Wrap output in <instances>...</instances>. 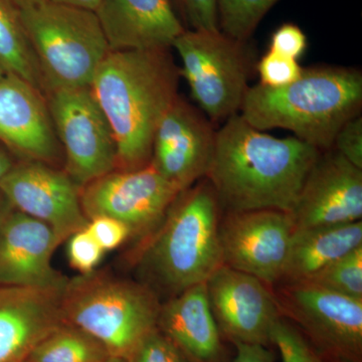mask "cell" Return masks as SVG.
<instances>
[{
  "label": "cell",
  "mask_w": 362,
  "mask_h": 362,
  "mask_svg": "<svg viewBox=\"0 0 362 362\" xmlns=\"http://www.w3.org/2000/svg\"><path fill=\"white\" fill-rule=\"evenodd\" d=\"M320 152L295 136L267 134L237 114L216 133L206 178L223 213L278 209L291 214Z\"/></svg>",
  "instance_id": "6da1fadb"
},
{
  "label": "cell",
  "mask_w": 362,
  "mask_h": 362,
  "mask_svg": "<svg viewBox=\"0 0 362 362\" xmlns=\"http://www.w3.org/2000/svg\"><path fill=\"white\" fill-rule=\"evenodd\" d=\"M180 70L169 49L110 51L90 88L116 146V170L148 165L157 126L178 95Z\"/></svg>",
  "instance_id": "7a4b0ae2"
},
{
  "label": "cell",
  "mask_w": 362,
  "mask_h": 362,
  "mask_svg": "<svg viewBox=\"0 0 362 362\" xmlns=\"http://www.w3.org/2000/svg\"><path fill=\"white\" fill-rule=\"evenodd\" d=\"M362 73L347 66L303 68L281 88L259 84L247 90L240 115L256 129L280 128L319 151L332 148L338 130L361 115Z\"/></svg>",
  "instance_id": "3957f363"
},
{
  "label": "cell",
  "mask_w": 362,
  "mask_h": 362,
  "mask_svg": "<svg viewBox=\"0 0 362 362\" xmlns=\"http://www.w3.org/2000/svg\"><path fill=\"white\" fill-rule=\"evenodd\" d=\"M221 213L206 177L182 190L156 230L142 239L138 254L142 283L168 298L206 283L223 266Z\"/></svg>",
  "instance_id": "277c9868"
},
{
  "label": "cell",
  "mask_w": 362,
  "mask_h": 362,
  "mask_svg": "<svg viewBox=\"0 0 362 362\" xmlns=\"http://www.w3.org/2000/svg\"><path fill=\"white\" fill-rule=\"evenodd\" d=\"M161 302L142 282L95 271L66 281L62 292L64 322L94 337L111 356L129 361L157 327Z\"/></svg>",
  "instance_id": "5b68a950"
},
{
  "label": "cell",
  "mask_w": 362,
  "mask_h": 362,
  "mask_svg": "<svg viewBox=\"0 0 362 362\" xmlns=\"http://www.w3.org/2000/svg\"><path fill=\"white\" fill-rule=\"evenodd\" d=\"M18 9L42 71L45 95L90 87L111 51L95 11L51 0Z\"/></svg>",
  "instance_id": "8992f818"
},
{
  "label": "cell",
  "mask_w": 362,
  "mask_h": 362,
  "mask_svg": "<svg viewBox=\"0 0 362 362\" xmlns=\"http://www.w3.org/2000/svg\"><path fill=\"white\" fill-rule=\"evenodd\" d=\"M194 101L214 124L240 114L254 69L247 42L218 30H185L173 42Z\"/></svg>",
  "instance_id": "52a82bcc"
},
{
  "label": "cell",
  "mask_w": 362,
  "mask_h": 362,
  "mask_svg": "<svg viewBox=\"0 0 362 362\" xmlns=\"http://www.w3.org/2000/svg\"><path fill=\"white\" fill-rule=\"evenodd\" d=\"M279 314L320 356L362 362V299L306 281L272 286Z\"/></svg>",
  "instance_id": "ba28073f"
},
{
  "label": "cell",
  "mask_w": 362,
  "mask_h": 362,
  "mask_svg": "<svg viewBox=\"0 0 362 362\" xmlns=\"http://www.w3.org/2000/svg\"><path fill=\"white\" fill-rule=\"evenodd\" d=\"M49 115L66 154V173L83 187L116 170V146L110 125L90 87L54 90Z\"/></svg>",
  "instance_id": "9c48e42d"
},
{
  "label": "cell",
  "mask_w": 362,
  "mask_h": 362,
  "mask_svg": "<svg viewBox=\"0 0 362 362\" xmlns=\"http://www.w3.org/2000/svg\"><path fill=\"white\" fill-rule=\"evenodd\" d=\"M181 192L148 164L134 170H114L81 187L86 218L109 216L129 226L133 238L153 232Z\"/></svg>",
  "instance_id": "30bf717a"
},
{
  "label": "cell",
  "mask_w": 362,
  "mask_h": 362,
  "mask_svg": "<svg viewBox=\"0 0 362 362\" xmlns=\"http://www.w3.org/2000/svg\"><path fill=\"white\" fill-rule=\"evenodd\" d=\"M291 214L278 209L226 211L221 214L220 245L223 265L278 284L292 235Z\"/></svg>",
  "instance_id": "8fae6325"
},
{
  "label": "cell",
  "mask_w": 362,
  "mask_h": 362,
  "mask_svg": "<svg viewBox=\"0 0 362 362\" xmlns=\"http://www.w3.org/2000/svg\"><path fill=\"white\" fill-rule=\"evenodd\" d=\"M0 190L13 209L49 226L59 245L89 221L81 204L80 187L66 171L45 162L14 163L0 180Z\"/></svg>",
  "instance_id": "7c38bea8"
},
{
  "label": "cell",
  "mask_w": 362,
  "mask_h": 362,
  "mask_svg": "<svg viewBox=\"0 0 362 362\" xmlns=\"http://www.w3.org/2000/svg\"><path fill=\"white\" fill-rule=\"evenodd\" d=\"M216 133L201 109L178 96L157 126L150 164L182 192L206 177Z\"/></svg>",
  "instance_id": "4fadbf2b"
},
{
  "label": "cell",
  "mask_w": 362,
  "mask_h": 362,
  "mask_svg": "<svg viewBox=\"0 0 362 362\" xmlns=\"http://www.w3.org/2000/svg\"><path fill=\"white\" fill-rule=\"evenodd\" d=\"M206 287L214 320L226 341L273 347L272 329L281 316L270 286L223 265L207 279Z\"/></svg>",
  "instance_id": "5bb4252c"
},
{
  "label": "cell",
  "mask_w": 362,
  "mask_h": 362,
  "mask_svg": "<svg viewBox=\"0 0 362 362\" xmlns=\"http://www.w3.org/2000/svg\"><path fill=\"white\" fill-rule=\"evenodd\" d=\"M295 230L362 220V169L334 149L321 151L291 213Z\"/></svg>",
  "instance_id": "9a60e30c"
},
{
  "label": "cell",
  "mask_w": 362,
  "mask_h": 362,
  "mask_svg": "<svg viewBox=\"0 0 362 362\" xmlns=\"http://www.w3.org/2000/svg\"><path fill=\"white\" fill-rule=\"evenodd\" d=\"M59 246L49 226L13 209L0 225V286L64 287L68 279L52 264Z\"/></svg>",
  "instance_id": "2e32d148"
},
{
  "label": "cell",
  "mask_w": 362,
  "mask_h": 362,
  "mask_svg": "<svg viewBox=\"0 0 362 362\" xmlns=\"http://www.w3.org/2000/svg\"><path fill=\"white\" fill-rule=\"evenodd\" d=\"M0 143L25 160L54 164L59 147L44 95L13 75L0 78Z\"/></svg>",
  "instance_id": "e0dca14e"
},
{
  "label": "cell",
  "mask_w": 362,
  "mask_h": 362,
  "mask_svg": "<svg viewBox=\"0 0 362 362\" xmlns=\"http://www.w3.org/2000/svg\"><path fill=\"white\" fill-rule=\"evenodd\" d=\"M64 287L0 286V362H25L35 346L64 323Z\"/></svg>",
  "instance_id": "ac0fdd59"
},
{
  "label": "cell",
  "mask_w": 362,
  "mask_h": 362,
  "mask_svg": "<svg viewBox=\"0 0 362 362\" xmlns=\"http://www.w3.org/2000/svg\"><path fill=\"white\" fill-rule=\"evenodd\" d=\"M95 13L111 51L170 49L185 30L170 0H101Z\"/></svg>",
  "instance_id": "d6986e66"
},
{
  "label": "cell",
  "mask_w": 362,
  "mask_h": 362,
  "mask_svg": "<svg viewBox=\"0 0 362 362\" xmlns=\"http://www.w3.org/2000/svg\"><path fill=\"white\" fill-rule=\"evenodd\" d=\"M157 328L189 362H232L228 343L209 306L206 283L192 286L161 303Z\"/></svg>",
  "instance_id": "ffe728a7"
},
{
  "label": "cell",
  "mask_w": 362,
  "mask_h": 362,
  "mask_svg": "<svg viewBox=\"0 0 362 362\" xmlns=\"http://www.w3.org/2000/svg\"><path fill=\"white\" fill-rule=\"evenodd\" d=\"M362 246V221L295 230L279 283L306 281Z\"/></svg>",
  "instance_id": "44dd1931"
},
{
  "label": "cell",
  "mask_w": 362,
  "mask_h": 362,
  "mask_svg": "<svg viewBox=\"0 0 362 362\" xmlns=\"http://www.w3.org/2000/svg\"><path fill=\"white\" fill-rule=\"evenodd\" d=\"M0 68L25 81L45 95L37 57L28 40L20 9L11 0H0Z\"/></svg>",
  "instance_id": "7402d4cb"
},
{
  "label": "cell",
  "mask_w": 362,
  "mask_h": 362,
  "mask_svg": "<svg viewBox=\"0 0 362 362\" xmlns=\"http://www.w3.org/2000/svg\"><path fill=\"white\" fill-rule=\"evenodd\" d=\"M109 356L94 337L64 322L35 346L25 362H102Z\"/></svg>",
  "instance_id": "603a6c76"
},
{
  "label": "cell",
  "mask_w": 362,
  "mask_h": 362,
  "mask_svg": "<svg viewBox=\"0 0 362 362\" xmlns=\"http://www.w3.org/2000/svg\"><path fill=\"white\" fill-rule=\"evenodd\" d=\"M280 0H218V28L242 42H249L267 13Z\"/></svg>",
  "instance_id": "cb8c5ba5"
},
{
  "label": "cell",
  "mask_w": 362,
  "mask_h": 362,
  "mask_svg": "<svg viewBox=\"0 0 362 362\" xmlns=\"http://www.w3.org/2000/svg\"><path fill=\"white\" fill-rule=\"evenodd\" d=\"M306 282L344 296L362 299V246L317 272Z\"/></svg>",
  "instance_id": "d4e9b609"
},
{
  "label": "cell",
  "mask_w": 362,
  "mask_h": 362,
  "mask_svg": "<svg viewBox=\"0 0 362 362\" xmlns=\"http://www.w3.org/2000/svg\"><path fill=\"white\" fill-rule=\"evenodd\" d=\"M271 344L278 349L283 362H322L310 343L282 317L272 329Z\"/></svg>",
  "instance_id": "484cf974"
},
{
  "label": "cell",
  "mask_w": 362,
  "mask_h": 362,
  "mask_svg": "<svg viewBox=\"0 0 362 362\" xmlns=\"http://www.w3.org/2000/svg\"><path fill=\"white\" fill-rule=\"evenodd\" d=\"M259 84L270 88H281L291 84L301 76L303 68L297 59L268 51L256 65Z\"/></svg>",
  "instance_id": "4316f807"
},
{
  "label": "cell",
  "mask_w": 362,
  "mask_h": 362,
  "mask_svg": "<svg viewBox=\"0 0 362 362\" xmlns=\"http://www.w3.org/2000/svg\"><path fill=\"white\" fill-rule=\"evenodd\" d=\"M69 263L80 275H88L96 271L104 257V250L100 247L87 228L71 235L68 240Z\"/></svg>",
  "instance_id": "83f0119b"
},
{
  "label": "cell",
  "mask_w": 362,
  "mask_h": 362,
  "mask_svg": "<svg viewBox=\"0 0 362 362\" xmlns=\"http://www.w3.org/2000/svg\"><path fill=\"white\" fill-rule=\"evenodd\" d=\"M185 30H218V0H170Z\"/></svg>",
  "instance_id": "f1b7e54d"
},
{
  "label": "cell",
  "mask_w": 362,
  "mask_h": 362,
  "mask_svg": "<svg viewBox=\"0 0 362 362\" xmlns=\"http://www.w3.org/2000/svg\"><path fill=\"white\" fill-rule=\"evenodd\" d=\"M130 362H189L180 349L158 328L140 342Z\"/></svg>",
  "instance_id": "f546056e"
},
{
  "label": "cell",
  "mask_w": 362,
  "mask_h": 362,
  "mask_svg": "<svg viewBox=\"0 0 362 362\" xmlns=\"http://www.w3.org/2000/svg\"><path fill=\"white\" fill-rule=\"evenodd\" d=\"M86 228L105 252L118 249L133 238L129 226L109 216L90 218Z\"/></svg>",
  "instance_id": "4dcf8cb0"
},
{
  "label": "cell",
  "mask_w": 362,
  "mask_h": 362,
  "mask_svg": "<svg viewBox=\"0 0 362 362\" xmlns=\"http://www.w3.org/2000/svg\"><path fill=\"white\" fill-rule=\"evenodd\" d=\"M332 149L347 161L362 169V117H354L343 124L333 141Z\"/></svg>",
  "instance_id": "1f68e13d"
},
{
  "label": "cell",
  "mask_w": 362,
  "mask_h": 362,
  "mask_svg": "<svg viewBox=\"0 0 362 362\" xmlns=\"http://www.w3.org/2000/svg\"><path fill=\"white\" fill-rule=\"evenodd\" d=\"M306 49V35L294 23H284L279 26L272 35L269 45V51L277 52L297 61L303 56Z\"/></svg>",
  "instance_id": "d6a6232c"
},
{
  "label": "cell",
  "mask_w": 362,
  "mask_h": 362,
  "mask_svg": "<svg viewBox=\"0 0 362 362\" xmlns=\"http://www.w3.org/2000/svg\"><path fill=\"white\" fill-rule=\"evenodd\" d=\"M232 362H275L276 354L272 347L258 344L235 343Z\"/></svg>",
  "instance_id": "836d02e7"
},
{
  "label": "cell",
  "mask_w": 362,
  "mask_h": 362,
  "mask_svg": "<svg viewBox=\"0 0 362 362\" xmlns=\"http://www.w3.org/2000/svg\"><path fill=\"white\" fill-rule=\"evenodd\" d=\"M56 4H65L78 8L88 9V11H96L101 0H51Z\"/></svg>",
  "instance_id": "e575fe53"
},
{
  "label": "cell",
  "mask_w": 362,
  "mask_h": 362,
  "mask_svg": "<svg viewBox=\"0 0 362 362\" xmlns=\"http://www.w3.org/2000/svg\"><path fill=\"white\" fill-rule=\"evenodd\" d=\"M13 165V159L9 156L8 152L0 145V180L11 170Z\"/></svg>",
  "instance_id": "d590c367"
},
{
  "label": "cell",
  "mask_w": 362,
  "mask_h": 362,
  "mask_svg": "<svg viewBox=\"0 0 362 362\" xmlns=\"http://www.w3.org/2000/svg\"><path fill=\"white\" fill-rule=\"evenodd\" d=\"M13 207L7 201L4 194L0 190V225L6 220V216L13 211Z\"/></svg>",
  "instance_id": "8d00e7d4"
},
{
  "label": "cell",
  "mask_w": 362,
  "mask_h": 362,
  "mask_svg": "<svg viewBox=\"0 0 362 362\" xmlns=\"http://www.w3.org/2000/svg\"><path fill=\"white\" fill-rule=\"evenodd\" d=\"M18 8H23V7H28L33 6V4H40V2L44 1V0H11Z\"/></svg>",
  "instance_id": "74e56055"
},
{
  "label": "cell",
  "mask_w": 362,
  "mask_h": 362,
  "mask_svg": "<svg viewBox=\"0 0 362 362\" xmlns=\"http://www.w3.org/2000/svg\"><path fill=\"white\" fill-rule=\"evenodd\" d=\"M320 356V354H319ZM321 359H322V362H352L349 361H345V359L341 358H334V357H328L320 356Z\"/></svg>",
  "instance_id": "f35d334b"
},
{
  "label": "cell",
  "mask_w": 362,
  "mask_h": 362,
  "mask_svg": "<svg viewBox=\"0 0 362 362\" xmlns=\"http://www.w3.org/2000/svg\"><path fill=\"white\" fill-rule=\"evenodd\" d=\"M102 362H130L128 359L123 358V357L118 356H109L108 358L105 359Z\"/></svg>",
  "instance_id": "ab89813d"
},
{
  "label": "cell",
  "mask_w": 362,
  "mask_h": 362,
  "mask_svg": "<svg viewBox=\"0 0 362 362\" xmlns=\"http://www.w3.org/2000/svg\"><path fill=\"white\" fill-rule=\"evenodd\" d=\"M4 75H6V74L4 73V70H2L1 68H0V78L4 77Z\"/></svg>",
  "instance_id": "60d3db41"
}]
</instances>
